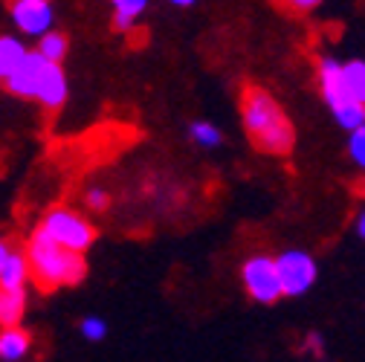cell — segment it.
I'll use <instances>...</instances> for the list:
<instances>
[{"instance_id":"cell-1","label":"cell","mask_w":365,"mask_h":362,"mask_svg":"<svg viewBox=\"0 0 365 362\" xmlns=\"http://www.w3.org/2000/svg\"><path fill=\"white\" fill-rule=\"evenodd\" d=\"M241 122L250 143L272 157H284L296 145V128L276 96H269L264 87L247 84L241 90Z\"/></svg>"},{"instance_id":"cell-2","label":"cell","mask_w":365,"mask_h":362,"mask_svg":"<svg viewBox=\"0 0 365 362\" xmlns=\"http://www.w3.org/2000/svg\"><path fill=\"white\" fill-rule=\"evenodd\" d=\"M26 264H29V279L41 290H58V287H73L84 281L87 276V261L84 255L67 252L58 244H53L41 229L32 232L26 249Z\"/></svg>"},{"instance_id":"cell-3","label":"cell","mask_w":365,"mask_h":362,"mask_svg":"<svg viewBox=\"0 0 365 362\" xmlns=\"http://www.w3.org/2000/svg\"><path fill=\"white\" fill-rule=\"evenodd\" d=\"M6 87L15 96L35 99L43 108H61L67 99V76L58 64L43 61L38 53H26V58L6 76Z\"/></svg>"},{"instance_id":"cell-4","label":"cell","mask_w":365,"mask_h":362,"mask_svg":"<svg viewBox=\"0 0 365 362\" xmlns=\"http://www.w3.org/2000/svg\"><path fill=\"white\" fill-rule=\"evenodd\" d=\"M319 90H322V99L331 108L334 119L351 133L359 130L365 122V102L354 96V90L345 81L342 73V61L336 58H322L319 61Z\"/></svg>"},{"instance_id":"cell-5","label":"cell","mask_w":365,"mask_h":362,"mask_svg":"<svg viewBox=\"0 0 365 362\" xmlns=\"http://www.w3.org/2000/svg\"><path fill=\"white\" fill-rule=\"evenodd\" d=\"M38 229L53 244H58L61 249L76 252V255H84V249H90L96 241V229L90 226V220L81 217L73 209H53L47 217L41 220Z\"/></svg>"},{"instance_id":"cell-6","label":"cell","mask_w":365,"mask_h":362,"mask_svg":"<svg viewBox=\"0 0 365 362\" xmlns=\"http://www.w3.org/2000/svg\"><path fill=\"white\" fill-rule=\"evenodd\" d=\"M276 261V273H279V284H282V296H304L319 276L316 261L302 252V249H287L282 252Z\"/></svg>"},{"instance_id":"cell-7","label":"cell","mask_w":365,"mask_h":362,"mask_svg":"<svg viewBox=\"0 0 365 362\" xmlns=\"http://www.w3.org/2000/svg\"><path fill=\"white\" fill-rule=\"evenodd\" d=\"M241 281H244V290L250 293V299H255L261 304H272V301L282 299L276 261H272L269 255H252L241 267Z\"/></svg>"},{"instance_id":"cell-8","label":"cell","mask_w":365,"mask_h":362,"mask_svg":"<svg viewBox=\"0 0 365 362\" xmlns=\"http://www.w3.org/2000/svg\"><path fill=\"white\" fill-rule=\"evenodd\" d=\"M9 12L15 26L32 38L47 35L53 26V4H47V0H15Z\"/></svg>"},{"instance_id":"cell-9","label":"cell","mask_w":365,"mask_h":362,"mask_svg":"<svg viewBox=\"0 0 365 362\" xmlns=\"http://www.w3.org/2000/svg\"><path fill=\"white\" fill-rule=\"evenodd\" d=\"M26 313V290H0V331L18 328Z\"/></svg>"},{"instance_id":"cell-10","label":"cell","mask_w":365,"mask_h":362,"mask_svg":"<svg viewBox=\"0 0 365 362\" xmlns=\"http://www.w3.org/2000/svg\"><path fill=\"white\" fill-rule=\"evenodd\" d=\"M29 281V264L24 252H9L4 269H0V290H26Z\"/></svg>"},{"instance_id":"cell-11","label":"cell","mask_w":365,"mask_h":362,"mask_svg":"<svg viewBox=\"0 0 365 362\" xmlns=\"http://www.w3.org/2000/svg\"><path fill=\"white\" fill-rule=\"evenodd\" d=\"M32 336L24 328H6L0 331V362H18L29 353Z\"/></svg>"},{"instance_id":"cell-12","label":"cell","mask_w":365,"mask_h":362,"mask_svg":"<svg viewBox=\"0 0 365 362\" xmlns=\"http://www.w3.org/2000/svg\"><path fill=\"white\" fill-rule=\"evenodd\" d=\"M43 61H50V64H58L61 67V61H64V56H67V38L61 35V32H47V35H41L38 38V50H35Z\"/></svg>"},{"instance_id":"cell-13","label":"cell","mask_w":365,"mask_h":362,"mask_svg":"<svg viewBox=\"0 0 365 362\" xmlns=\"http://www.w3.org/2000/svg\"><path fill=\"white\" fill-rule=\"evenodd\" d=\"M145 6H148L145 0H116L113 4V26L122 32L133 29V24L145 12Z\"/></svg>"},{"instance_id":"cell-14","label":"cell","mask_w":365,"mask_h":362,"mask_svg":"<svg viewBox=\"0 0 365 362\" xmlns=\"http://www.w3.org/2000/svg\"><path fill=\"white\" fill-rule=\"evenodd\" d=\"M26 47H24V43L18 41V38H0V76H9V73H15V67L26 58Z\"/></svg>"},{"instance_id":"cell-15","label":"cell","mask_w":365,"mask_h":362,"mask_svg":"<svg viewBox=\"0 0 365 362\" xmlns=\"http://www.w3.org/2000/svg\"><path fill=\"white\" fill-rule=\"evenodd\" d=\"M189 137H192V143H197L200 148H217V145L223 143L220 128L212 125V122H192V125H189Z\"/></svg>"},{"instance_id":"cell-16","label":"cell","mask_w":365,"mask_h":362,"mask_svg":"<svg viewBox=\"0 0 365 362\" xmlns=\"http://www.w3.org/2000/svg\"><path fill=\"white\" fill-rule=\"evenodd\" d=\"M342 73H345L348 87L354 90V96L365 102V64L362 61H348V64H342Z\"/></svg>"},{"instance_id":"cell-17","label":"cell","mask_w":365,"mask_h":362,"mask_svg":"<svg viewBox=\"0 0 365 362\" xmlns=\"http://www.w3.org/2000/svg\"><path fill=\"white\" fill-rule=\"evenodd\" d=\"M78 331L87 342H102L108 336V325H105V319H99V316H84Z\"/></svg>"},{"instance_id":"cell-18","label":"cell","mask_w":365,"mask_h":362,"mask_svg":"<svg viewBox=\"0 0 365 362\" xmlns=\"http://www.w3.org/2000/svg\"><path fill=\"white\" fill-rule=\"evenodd\" d=\"M348 157L356 165H365V130H351L348 133Z\"/></svg>"},{"instance_id":"cell-19","label":"cell","mask_w":365,"mask_h":362,"mask_svg":"<svg viewBox=\"0 0 365 362\" xmlns=\"http://www.w3.org/2000/svg\"><path fill=\"white\" fill-rule=\"evenodd\" d=\"M84 200H87V206L93 209V212H105L108 203H110V195H108L105 189H90V192L84 195Z\"/></svg>"},{"instance_id":"cell-20","label":"cell","mask_w":365,"mask_h":362,"mask_svg":"<svg viewBox=\"0 0 365 362\" xmlns=\"http://www.w3.org/2000/svg\"><path fill=\"white\" fill-rule=\"evenodd\" d=\"M304 348H310L313 353H322V336H319V333H307Z\"/></svg>"},{"instance_id":"cell-21","label":"cell","mask_w":365,"mask_h":362,"mask_svg":"<svg viewBox=\"0 0 365 362\" xmlns=\"http://www.w3.org/2000/svg\"><path fill=\"white\" fill-rule=\"evenodd\" d=\"M296 12H307V9H316V0H296V4H290Z\"/></svg>"},{"instance_id":"cell-22","label":"cell","mask_w":365,"mask_h":362,"mask_svg":"<svg viewBox=\"0 0 365 362\" xmlns=\"http://www.w3.org/2000/svg\"><path fill=\"white\" fill-rule=\"evenodd\" d=\"M9 244H6V238H0V269H4V264H6V258H9Z\"/></svg>"},{"instance_id":"cell-23","label":"cell","mask_w":365,"mask_h":362,"mask_svg":"<svg viewBox=\"0 0 365 362\" xmlns=\"http://www.w3.org/2000/svg\"><path fill=\"white\" fill-rule=\"evenodd\" d=\"M354 229H356V235H359V238L365 235V214H356V223H354Z\"/></svg>"},{"instance_id":"cell-24","label":"cell","mask_w":365,"mask_h":362,"mask_svg":"<svg viewBox=\"0 0 365 362\" xmlns=\"http://www.w3.org/2000/svg\"><path fill=\"white\" fill-rule=\"evenodd\" d=\"M174 6H177V9H189V6H195V4H192V0H174Z\"/></svg>"},{"instance_id":"cell-25","label":"cell","mask_w":365,"mask_h":362,"mask_svg":"<svg viewBox=\"0 0 365 362\" xmlns=\"http://www.w3.org/2000/svg\"><path fill=\"white\" fill-rule=\"evenodd\" d=\"M0 78H4V76H0Z\"/></svg>"}]
</instances>
